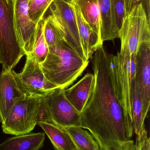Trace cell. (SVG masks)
Listing matches in <instances>:
<instances>
[{"label": "cell", "instance_id": "8fae6325", "mask_svg": "<svg viewBox=\"0 0 150 150\" xmlns=\"http://www.w3.org/2000/svg\"><path fill=\"white\" fill-rule=\"evenodd\" d=\"M13 70L0 72V122L6 119L16 103L25 97Z\"/></svg>", "mask_w": 150, "mask_h": 150}, {"label": "cell", "instance_id": "4316f807", "mask_svg": "<svg viewBox=\"0 0 150 150\" xmlns=\"http://www.w3.org/2000/svg\"><path fill=\"white\" fill-rule=\"evenodd\" d=\"M2 54L1 45V40H0V64H2Z\"/></svg>", "mask_w": 150, "mask_h": 150}, {"label": "cell", "instance_id": "484cf974", "mask_svg": "<svg viewBox=\"0 0 150 150\" xmlns=\"http://www.w3.org/2000/svg\"><path fill=\"white\" fill-rule=\"evenodd\" d=\"M125 8V16L131 11L134 6L136 4V0H124Z\"/></svg>", "mask_w": 150, "mask_h": 150}, {"label": "cell", "instance_id": "30bf717a", "mask_svg": "<svg viewBox=\"0 0 150 150\" xmlns=\"http://www.w3.org/2000/svg\"><path fill=\"white\" fill-rule=\"evenodd\" d=\"M135 82L138 87L144 116L147 117L150 104V42L140 45L136 55Z\"/></svg>", "mask_w": 150, "mask_h": 150}, {"label": "cell", "instance_id": "277c9868", "mask_svg": "<svg viewBox=\"0 0 150 150\" xmlns=\"http://www.w3.org/2000/svg\"><path fill=\"white\" fill-rule=\"evenodd\" d=\"M42 97L26 95L16 103L1 123L3 132L14 136L31 133L38 123Z\"/></svg>", "mask_w": 150, "mask_h": 150}, {"label": "cell", "instance_id": "d4e9b609", "mask_svg": "<svg viewBox=\"0 0 150 150\" xmlns=\"http://www.w3.org/2000/svg\"><path fill=\"white\" fill-rule=\"evenodd\" d=\"M136 4H141L144 9L148 20L150 22V0H136Z\"/></svg>", "mask_w": 150, "mask_h": 150}, {"label": "cell", "instance_id": "5bb4252c", "mask_svg": "<svg viewBox=\"0 0 150 150\" xmlns=\"http://www.w3.org/2000/svg\"><path fill=\"white\" fill-rule=\"evenodd\" d=\"M100 13V35L102 42L119 38V29L111 0H98Z\"/></svg>", "mask_w": 150, "mask_h": 150}, {"label": "cell", "instance_id": "9c48e42d", "mask_svg": "<svg viewBox=\"0 0 150 150\" xmlns=\"http://www.w3.org/2000/svg\"><path fill=\"white\" fill-rule=\"evenodd\" d=\"M29 0H13L15 27L25 55L33 52L38 23L31 19L28 13Z\"/></svg>", "mask_w": 150, "mask_h": 150}, {"label": "cell", "instance_id": "9a60e30c", "mask_svg": "<svg viewBox=\"0 0 150 150\" xmlns=\"http://www.w3.org/2000/svg\"><path fill=\"white\" fill-rule=\"evenodd\" d=\"M94 79L93 74L88 73L76 83L64 89L65 97L79 112L83 109Z\"/></svg>", "mask_w": 150, "mask_h": 150}, {"label": "cell", "instance_id": "6da1fadb", "mask_svg": "<svg viewBox=\"0 0 150 150\" xmlns=\"http://www.w3.org/2000/svg\"><path fill=\"white\" fill-rule=\"evenodd\" d=\"M89 64L63 40L49 48L45 60L40 64L43 74L49 82L66 89L81 75Z\"/></svg>", "mask_w": 150, "mask_h": 150}, {"label": "cell", "instance_id": "7a4b0ae2", "mask_svg": "<svg viewBox=\"0 0 150 150\" xmlns=\"http://www.w3.org/2000/svg\"><path fill=\"white\" fill-rule=\"evenodd\" d=\"M119 38V52L129 55H136L143 43L150 42V22L141 4H135L124 18Z\"/></svg>", "mask_w": 150, "mask_h": 150}, {"label": "cell", "instance_id": "4fadbf2b", "mask_svg": "<svg viewBox=\"0 0 150 150\" xmlns=\"http://www.w3.org/2000/svg\"><path fill=\"white\" fill-rule=\"evenodd\" d=\"M45 138L43 132L29 133L9 137L0 144V150H40Z\"/></svg>", "mask_w": 150, "mask_h": 150}, {"label": "cell", "instance_id": "2e32d148", "mask_svg": "<svg viewBox=\"0 0 150 150\" xmlns=\"http://www.w3.org/2000/svg\"><path fill=\"white\" fill-rule=\"evenodd\" d=\"M39 125L55 150H77L70 136L64 129L53 123L38 122Z\"/></svg>", "mask_w": 150, "mask_h": 150}, {"label": "cell", "instance_id": "52a82bcc", "mask_svg": "<svg viewBox=\"0 0 150 150\" xmlns=\"http://www.w3.org/2000/svg\"><path fill=\"white\" fill-rule=\"evenodd\" d=\"M64 89L51 90L42 96V102L53 124L62 129L80 127V113L68 100Z\"/></svg>", "mask_w": 150, "mask_h": 150}, {"label": "cell", "instance_id": "ffe728a7", "mask_svg": "<svg viewBox=\"0 0 150 150\" xmlns=\"http://www.w3.org/2000/svg\"><path fill=\"white\" fill-rule=\"evenodd\" d=\"M43 23L44 17L38 23L33 52L32 53L40 64H41L45 60L49 52V48L43 35Z\"/></svg>", "mask_w": 150, "mask_h": 150}, {"label": "cell", "instance_id": "d6986e66", "mask_svg": "<svg viewBox=\"0 0 150 150\" xmlns=\"http://www.w3.org/2000/svg\"><path fill=\"white\" fill-rule=\"evenodd\" d=\"M132 122L134 132L136 135L145 127L144 121L146 117L144 116L143 106L140 98L138 87L135 80L132 88Z\"/></svg>", "mask_w": 150, "mask_h": 150}, {"label": "cell", "instance_id": "cb8c5ba5", "mask_svg": "<svg viewBox=\"0 0 150 150\" xmlns=\"http://www.w3.org/2000/svg\"><path fill=\"white\" fill-rule=\"evenodd\" d=\"M135 150H150V141L145 127L136 135Z\"/></svg>", "mask_w": 150, "mask_h": 150}, {"label": "cell", "instance_id": "5b68a950", "mask_svg": "<svg viewBox=\"0 0 150 150\" xmlns=\"http://www.w3.org/2000/svg\"><path fill=\"white\" fill-rule=\"evenodd\" d=\"M50 16L66 42L86 61L74 7L66 0H54L48 8Z\"/></svg>", "mask_w": 150, "mask_h": 150}, {"label": "cell", "instance_id": "e0dca14e", "mask_svg": "<svg viewBox=\"0 0 150 150\" xmlns=\"http://www.w3.org/2000/svg\"><path fill=\"white\" fill-rule=\"evenodd\" d=\"M71 5L79 8L85 21L93 31L101 38L100 13L98 0H66Z\"/></svg>", "mask_w": 150, "mask_h": 150}, {"label": "cell", "instance_id": "ac0fdd59", "mask_svg": "<svg viewBox=\"0 0 150 150\" xmlns=\"http://www.w3.org/2000/svg\"><path fill=\"white\" fill-rule=\"evenodd\" d=\"M69 134L77 150H100L93 136L80 127H69L63 129Z\"/></svg>", "mask_w": 150, "mask_h": 150}, {"label": "cell", "instance_id": "3957f363", "mask_svg": "<svg viewBox=\"0 0 150 150\" xmlns=\"http://www.w3.org/2000/svg\"><path fill=\"white\" fill-rule=\"evenodd\" d=\"M0 40L2 69L12 70L25 55L15 27L13 0H0Z\"/></svg>", "mask_w": 150, "mask_h": 150}, {"label": "cell", "instance_id": "ba28073f", "mask_svg": "<svg viewBox=\"0 0 150 150\" xmlns=\"http://www.w3.org/2000/svg\"><path fill=\"white\" fill-rule=\"evenodd\" d=\"M24 67L21 73L15 74L17 81L26 95L43 96L58 86L45 77L40 64L33 53L26 55Z\"/></svg>", "mask_w": 150, "mask_h": 150}, {"label": "cell", "instance_id": "603a6c76", "mask_svg": "<svg viewBox=\"0 0 150 150\" xmlns=\"http://www.w3.org/2000/svg\"><path fill=\"white\" fill-rule=\"evenodd\" d=\"M111 1L119 30L122 25L123 19L126 16L124 0H111Z\"/></svg>", "mask_w": 150, "mask_h": 150}, {"label": "cell", "instance_id": "44dd1931", "mask_svg": "<svg viewBox=\"0 0 150 150\" xmlns=\"http://www.w3.org/2000/svg\"><path fill=\"white\" fill-rule=\"evenodd\" d=\"M43 32L48 48L55 47L64 40L49 15L44 17Z\"/></svg>", "mask_w": 150, "mask_h": 150}, {"label": "cell", "instance_id": "7402d4cb", "mask_svg": "<svg viewBox=\"0 0 150 150\" xmlns=\"http://www.w3.org/2000/svg\"><path fill=\"white\" fill-rule=\"evenodd\" d=\"M54 0H29L28 11L31 19L38 23L44 17Z\"/></svg>", "mask_w": 150, "mask_h": 150}, {"label": "cell", "instance_id": "8992f818", "mask_svg": "<svg viewBox=\"0 0 150 150\" xmlns=\"http://www.w3.org/2000/svg\"><path fill=\"white\" fill-rule=\"evenodd\" d=\"M112 59L118 97L132 121L131 96L135 75L136 55L122 54L118 52L116 55L113 54Z\"/></svg>", "mask_w": 150, "mask_h": 150}, {"label": "cell", "instance_id": "7c38bea8", "mask_svg": "<svg viewBox=\"0 0 150 150\" xmlns=\"http://www.w3.org/2000/svg\"><path fill=\"white\" fill-rule=\"evenodd\" d=\"M72 5L75 13L83 50L86 60L89 61L95 51L103 46V42L101 38L92 30L85 21L78 7L75 4Z\"/></svg>", "mask_w": 150, "mask_h": 150}]
</instances>
